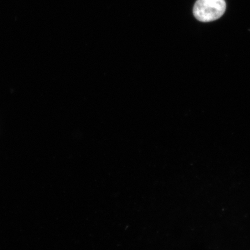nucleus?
Listing matches in <instances>:
<instances>
[{
    "label": "nucleus",
    "instance_id": "f257e3e1",
    "mask_svg": "<svg viewBox=\"0 0 250 250\" xmlns=\"http://www.w3.org/2000/svg\"><path fill=\"white\" fill-rule=\"evenodd\" d=\"M227 9L224 0H197L193 8V14L197 20L210 22L218 20Z\"/></svg>",
    "mask_w": 250,
    "mask_h": 250
}]
</instances>
